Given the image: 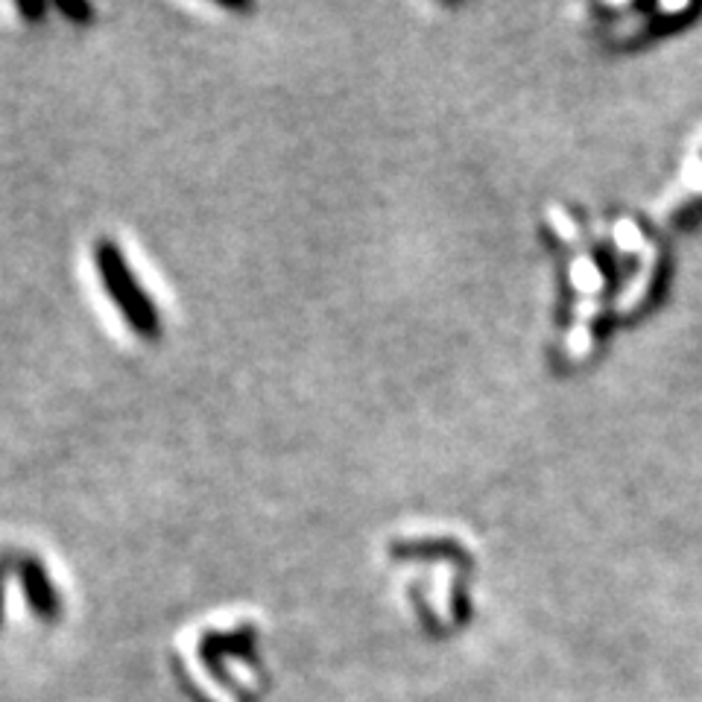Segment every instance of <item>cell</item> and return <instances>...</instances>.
<instances>
[{
  "mask_svg": "<svg viewBox=\"0 0 702 702\" xmlns=\"http://www.w3.org/2000/svg\"><path fill=\"white\" fill-rule=\"evenodd\" d=\"M545 238L559 266L557 354L566 366H583L617 322L656 305L665 249L638 217H589L568 206L548 208Z\"/></svg>",
  "mask_w": 702,
  "mask_h": 702,
  "instance_id": "obj_1",
  "label": "cell"
},
{
  "mask_svg": "<svg viewBox=\"0 0 702 702\" xmlns=\"http://www.w3.org/2000/svg\"><path fill=\"white\" fill-rule=\"evenodd\" d=\"M700 12V3H597L589 7V30L606 51H633Z\"/></svg>",
  "mask_w": 702,
  "mask_h": 702,
  "instance_id": "obj_2",
  "label": "cell"
},
{
  "mask_svg": "<svg viewBox=\"0 0 702 702\" xmlns=\"http://www.w3.org/2000/svg\"><path fill=\"white\" fill-rule=\"evenodd\" d=\"M97 266L103 273L106 290H109V296H112L114 305L120 308V314L127 317L132 331L146 337V340L158 337V314H155L150 296L138 287L135 275L129 273L120 249L112 246V243H100L97 246Z\"/></svg>",
  "mask_w": 702,
  "mask_h": 702,
  "instance_id": "obj_3",
  "label": "cell"
},
{
  "mask_svg": "<svg viewBox=\"0 0 702 702\" xmlns=\"http://www.w3.org/2000/svg\"><path fill=\"white\" fill-rule=\"evenodd\" d=\"M21 580H24V591L30 606L39 617L44 621H53L59 615V597H56V589H53L51 577L44 571L35 559H21Z\"/></svg>",
  "mask_w": 702,
  "mask_h": 702,
  "instance_id": "obj_4",
  "label": "cell"
},
{
  "mask_svg": "<svg viewBox=\"0 0 702 702\" xmlns=\"http://www.w3.org/2000/svg\"><path fill=\"white\" fill-rule=\"evenodd\" d=\"M59 12H65V15L70 18H79V21H88L91 18V7L88 3H59Z\"/></svg>",
  "mask_w": 702,
  "mask_h": 702,
  "instance_id": "obj_5",
  "label": "cell"
},
{
  "mask_svg": "<svg viewBox=\"0 0 702 702\" xmlns=\"http://www.w3.org/2000/svg\"><path fill=\"white\" fill-rule=\"evenodd\" d=\"M18 9H21V15H39V12H42L44 7H42V3H35V7H24V3H21Z\"/></svg>",
  "mask_w": 702,
  "mask_h": 702,
  "instance_id": "obj_6",
  "label": "cell"
},
{
  "mask_svg": "<svg viewBox=\"0 0 702 702\" xmlns=\"http://www.w3.org/2000/svg\"><path fill=\"white\" fill-rule=\"evenodd\" d=\"M0 606H3V568H0ZM0 615H3V608H0Z\"/></svg>",
  "mask_w": 702,
  "mask_h": 702,
  "instance_id": "obj_7",
  "label": "cell"
}]
</instances>
